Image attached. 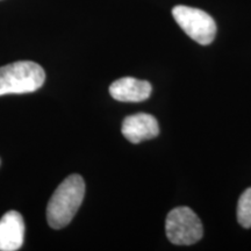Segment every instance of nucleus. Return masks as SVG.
Listing matches in <instances>:
<instances>
[{
	"mask_svg": "<svg viewBox=\"0 0 251 251\" xmlns=\"http://www.w3.org/2000/svg\"><path fill=\"white\" fill-rule=\"evenodd\" d=\"M46 80V72L40 64L19 61L0 68V97L5 94L30 93L39 90Z\"/></svg>",
	"mask_w": 251,
	"mask_h": 251,
	"instance_id": "2",
	"label": "nucleus"
},
{
	"mask_svg": "<svg viewBox=\"0 0 251 251\" xmlns=\"http://www.w3.org/2000/svg\"><path fill=\"white\" fill-rule=\"evenodd\" d=\"M166 236L177 246H191L201 240L202 224L199 216L188 207H177L166 216Z\"/></svg>",
	"mask_w": 251,
	"mask_h": 251,
	"instance_id": "3",
	"label": "nucleus"
},
{
	"mask_svg": "<svg viewBox=\"0 0 251 251\" xmlns=\"http://www.w3.org/2000/svg\"><path fill=\"white\" fill-rule=\"evenodd\" d=\"M176 23L199 45H211L216 35V24L211 15L199 8L176 6L172 9Z\"/></svg>",
	"mask_w": 251,
	"mask_h": 251,
	"instance_id": "4",
	"label": "nucleus"
},
{
	"mask_svg": "<svg viewBox=\"0 0 251 251\" xmlns=\"http://www.w3.org/2000/svg\"><path fill=\"white\" fill-rule=\"evenodd\" d=\"M237 221L244 228H251V187L240 197L237 205Z\"/></svg>",
	"mask_w": 251,
	"mask_h": 251,
	"instance_id": "8",
	"label": "nucleus"
},
{
	"mask_svg": "<svg viewBox=\"0 0 251 251\" xmlns=\"http://www.w3.org/2000/svg\"><path fill=\"white\" fill-rule=\"evenodd\" d=\"M25 222L17 211H9L0 219V251L19 250L24 244Z\"/></svg>",
	"mask_w": 251,
	"mask_h": 251,
	"instance_id": "6",
	"label": "nucleus"
},
{
	"mask_svg": "<svg viewBox=\"0 0 251 251\" xmlns=\"http://www.w3.org/2000/svg\"><path fill=\"white\" fill-rule=\"evenodd\" d=\"M121 131L129 142L136 144L142 141L155 139L159 134V127L155 117L146 113H139L125 119Z\"/></svg>",
	"mask_w": 251,
	"mask_h": 251,
	"instance_id": "5",
	"label": "nucleus"
},
{
	"mask_svg": "<svg viewBox=\"0 0 251 251\" xmlns=\"http://www.w3.org/2000/svg\"><path fill=\"white\" fill-rule=\"evenodd\" d=\"M112 98L124 102H139L147 100L151 94V84L133 77H124L109 86Z\"/></svg>",
	"mask_w": 251,
	"mask_h": 251,
	"instance_id": "7",
	"label": "nucleus"
},
{
	"mask_svg": "<svg viewBox=\"0 0 251 251\" xmlns=\"http://www.w3.org/2000/svg\"><path fill=\"white\" fill-rule=\"evenodd\" d=\"M85 183L79 175H71L56 188L47 206V220L51 228L62 229L71 220L83 202Z\"/></svg>",
	"mask_w": 251,
	"mask_h": 251,
	"instance_id": "1",
	"label": "nucleus"
}]
</instances>
